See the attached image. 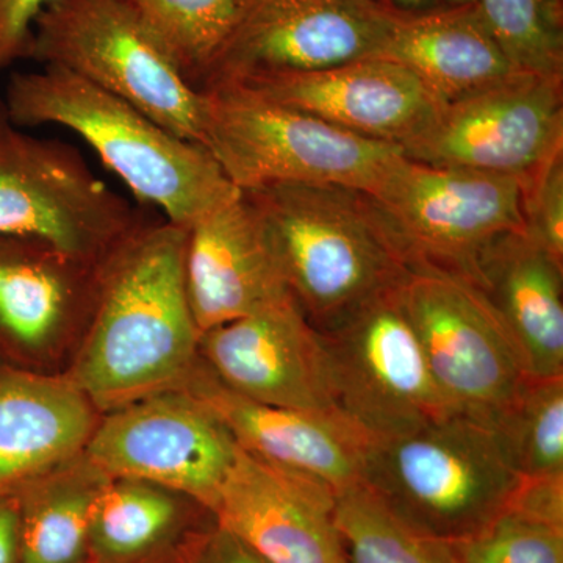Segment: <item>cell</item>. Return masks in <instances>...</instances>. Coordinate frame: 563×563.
<instances>
[{
  "label": "cell",
  "instance_id": "obj_1",
  "mask_svg": "<svg viewBox=\"0 0 563 563\" xmlns=\"http://www.w3.org/2000/svg\"><path fill=\"white\" fill-rule=\"evenodd\" d=\"M187 232L143 220L102 263L70 374L98 412L177 390L199 361L201 333L185 288Z\"/></svg>",
  "mask_w": 563,
  "mask_h": 563
},
{
  "label": "cell",
  "instance_id": "obj_2",
  "mask_svg": "<svg viewBox=\"0 0 563 563\" xmlns=\"http://www.w3.org/2000/svg\"><path fill=\"white\" fill-rule=\"evenodd\" d=\"M292 299L318 332L398 287L412 261L369 192L325 184L243 191Z\"/></svg>",
  "mask_w": 563,
  "mask_h": 563
},
{
  "label": "cell",
  "instance_id": "obj_3",
  "mask_svg": "<svg viewBox=\"0 0 563 563\" xmlns=\"http://www.w3.org/2000/svg\"><path fill=\"white\" fill-rule=\"evenodd\" d=\"M3 102L18 128L54 124L77 133L139 201L173 224L188 229L240 192L202 144L60 66L11 74Z\"/></svg>",
  "mask_w": 563,
  "mask_h": 563
},
{
  "label": "cell",
  "instance_id": "obj_4",
  "mask_svg": "<svg viewBox=\"0 0 563 563\" xmlns=\"http://www.w3.org/2000/svg\"><path fill=\"white\" fill-rule=\"evenodd\" d=\"M518 481L492 429L461 413L373 440L362 472V484L399 520L450 543L501 515Z\"/></svg>",
  "mask_w": 563,
  "mask_h": 563
},
{
  "label": "cell",
  "instance_id": "obj_5",
  "mask_svg": "<svg viewBox=\"0 0 563 563\" xmlns=\"http://www.w3.org/2000/svg\"><path fill=\"white\" fill-rule=\"evenodd\" d=\"M202 92L203 146L240 191L276 184H325L374 195L402 157L395 144L343 131L243 85H213Z\"/></svg>",
  "mask_w": 563,
  "mask_h": 563
},
{
  "label": "cell",
  "instance_id": "obj_6",
  "mask_svg": "<svg viewBox=\"0 0 563 563\" xmlns=\"http://www.w3.org/2000/svg\"><path fill=\"white\" fill-rule=\"evenodd\" d=\"M31 60L68 69L203 146L206 95L181 77L122 0L52 3L35 22Z\"/></svg>",
  "mask_w": 563,
  "mask_h": 563
},
{
  "label": "cell",
  "instance_id": "obj_7",
  "mask_svg": "<svg viewBox=\"0 0 563 563\" xmlns=\"http://www.w3.org/2000/svg\"><path fill=\"white\" fill-rule=\"evenodd\" d=\"M141 221L79 151L18 128L0 96V235L41 240L102 265Z\"/></svg>",
  "mask_w": 563,
  "mask_h": 563
},
{
  "label": "cell",
  "instance_id": "obj_8",
  "mask_svg": "<svg viewBox=\"0 0 563 563\" xmlns=\"http://www.w3.org/2000/svg\"><path fill=\"white\" fill-rule=\"evenodd\" d=\"M398 287L318 332L333 409L372 440L455 413L433 383Z\"/></svg>",
  "mask_w": 563,
  "mask_h": 563
},
{
  "label": "cell",
  "instance_id": "obj_9",
  "mask_svg": "<svg viewBox=\"0 0 563 563\" xmlns=\"http://www.w3.org/2000/svg\"><path fill=\"white\" fill-rule=\"evenodd\" d=\"M398 298L451 409L490 424L526 373L473 285L439 266L413 263Z\"/></svg>",
  "mask_w": 563,
  "mask_h": 563
},
{
  "label": "cell",
  "instance_id": "obj_10",
  "mask_svg": "<svg viewBox=\"0 0 563 563\" xmlns=\"http://www.w3.org/2000/svg\"><path fill=\"white\" fill-rule=\"evenodd\" d=\"M410 261L466 277L498 236L526 232L525 180L402 157L372 195Z\"/></svg>",
  "mask_w": 563,
  "mask_h": 563
},
{
  "label": "cell",
  "instance_id": "obj_11",
  "mask_svg": "<svg viewBox=\"0 0 563 563\" xmlns=\"http://www.w3.org/2000/svg\"><path fill=\"white\" fill-rule=\"evenodd\" d=\"M239 453L231 432L184 388L110 410L84 454L110 479L158 485L213 509Z\"/></svg>",
  "mask_w": 563,
  "mask_h": 563
},
{
  "label": "cell",
  "instance_id": "obj_12",
  "mask_svg": "<svg viewBox=\"0 0 563 563\" xmlns=\"http://www.w3.org/2000/svg\"><path fill=\"white\" fill-rule=\"evenodd\" d=\"M562 84V77L515 73L443 103L402 155L440 168L531 179L563 152Z\"/></svg>",
  "mask_w": 563,
  "mask_h": 563
},
{
  "label": "cell",
  "instance_id": "obj_13",
  "mask_svg": "<svg viewBox=\"0 0 563 563\" xmlns=\"http://www.w3.org/2000/svg\"><path fill=\"white\" fill-rule=\"evenodd\" d=\"M198 352L222 385L251 401L336 412L320 333L292 296L201 333Z\"/></svg>",
  "mask_w": 563,
  "mask_h": 563
},
{
  "label": "cell",
  "instance_id": "obj_14",
  "mask_svg": "<svg viewBox=\"0 0 563 563\" xmlns=\"http://www.w3.org/2000/svg\"><path fill=\"white\" fill-rule=\"evenodd\" d=\"M395 9L379 0H318L240 29L201 91L258 76L314 73L379 57Z\"/></svg>",
  "mask_w": 563,
  "mask_h": 563
},
{
  "label": "cell",
  "instance_id": "obj_15",
  "mask_svg": "<svg viewBox=\"0 0 563 563\" xmlns=\"http://www.w3.org/2000/svg\"><path fill=\"white\" fill-rule=\"evenodd\" d=\"M336 493L239 448L211 515L269 563H340Z\"/></svg>",
  "mask_w": 563,
  "mask_h": 563
},
{
  "label": "cell",
  "instance_id": "obj_16",
  "mask_svg": "<svg viewBox=\"0 0 563 563\" xmlns=\"http://www.w3.org/2000/svg\"><path fill=\"white\" fill-rule=\"evenodd\" d=\"M229 84L243 85L282 106L401 151L429 128L443 107L412 70L379 57Z\"/></svg>",
  "mask_w": 563,
  "mask_h": 563
},
{
  "label": "cell",
  "instance_id": "obj_17",
  "mask_svg": "<svg viewBox=\"0 0 563 563\" xmlns=\"http://www.w3.org/2000/svg\"><path fill=\"white\" fill-rule=\"evenodd\" d=\"M180 388L201 399L246 453L321 481L335 493L362 484L373 440L339 412L251 401L229 390L201 361Z\"/></svg>",
  "mask_w": 563,
  "mask_h": 563
},
{
  "label": "cell",
  "instance_id": "obj_18",
  "mask_svg": "<svg viewBox=\"0 0 563 563\" xmlns=\"http://www.w3.org/2000/svg\"><path fill=\"white\" fill-rule=\"evenodd\" d=\"M185 288L199 333L291 296L265 225L243 191L188 228Z\"/></svg>",
  "mask_w": 563,
  "mask_h": 563
},
{
  "label": "cell",
  "instance_id": "obj_19",
  "mask_svg": "<svg viewBox=\"0 0 563 563\" xmlns=\"http://www.w3.org/2000/svg\"><path fill=\"white\" fill-rule=\"evenodd\" d=\"M498 321L526 376H563V262L526 232L481 251L465 277Z\"/></svg>",
  "mask_w": 563,
  "mask_h": 563
},
{
  "label": "cell",
  "instance_id": "obj_20",
  "mask_svg": "<svg viewBox=\"0 0 563 563\" xmlns=\"http://www.w3.org/2000/svg\"><path fill=\"white\" fill-rule=\"evenodd\" d=\"M98 409L79 385L0 362V496L84 454Z\"/></svg>",
  "mask_w": 563,
  "mask_h": 563
},
{
  "label": "cell",
  "instance_id": "obj_21",
  "mask_svg": "<svg viewBox=\"0 0 563 563\" xmlns=\"http://www.w3.org/2000/svg\"><path fill=\"white\" fill-rule=\"evenodd\" d=\"M101 266L41 240L0 235V352L29 357L77 318L90 320Z\"/></svg>",
  "mask_w": 563,
  "mask_h": 563
},
{
  "label": "cell",
  "instance_id": "obj_22",
  "mask_svg": "<svg viewBox=\"0 0 563 563\" xmlns=\"http://www.w3.org/2000/svg\"><path fill=\"white\" fill-rule=\"evenodd\" d=\"M379 58L412 70L442 103L457 101L512 74L476 2L407 13L395 10Z\"/></svg>",
  "mask_w": 563,
  "mask_h": 563
},
{
  "label": "cell",
  "instance_id": "obj_23",
  "mask_svg": "<svg viewBox=\"0 0 563 563\" xmlns=\"http://www.w3.org/2000/svg\"><path fill=\"white\" fill-rule=\"evenodd\" d=\"M85 454L16 493L20 563L88 562L92 504L109 481Z\"/></svg>",
  "mask_w": 563,
  "mask_h": 563
},
{
  "label": "cell",
  "instance_id": "obj_24",
  "mask_svg": "<svg viewBox=\"0 0 563 563\" xmlns=\"http://www.w3.org/2000/svg\"><path fill=\"white\" fill-rule=\"evenodd\" d=\"M187 501L191 499L143 481H107L92 504L88 562L143 563L154 558L179 536Z\"/></svg>",
  "mask_w": 563,
  "mask_h": 563
},
{
  "label": "cell",
  "instance_id": "obj_25",
  "mask_svg": "<svg viewBox=\"0 0 563 563\" xmlns=\"http://www.w3.org/2000/svg\"><path fill=\"white\" fill-rule=\"evenodd\" d=\"M157 40L185 80L201 91L232 38L244 0H122Z\"/></svg>",
  "mask_w": 563,
  "mask_h": 563
},
{
  "label": "cell",
  "instance_id": "obj_26",
  "mask_svg": "<svg viewBox=\"0 0 563 563\" xmlns=\"http://www.w3.org/2000/svg\"><path fill=\"white\" fill-rule=\"evenodd\" d=\"M488 428L518 476L563 474V376H526Z\"/></svg>",
  "mask_w": 563,
  "mask_h": 563
},
{
  "label": "cell",
  "instance_id": "obj_27",
  "mask_svg": "<svg viewBox=\"0 0 563 563\" xmlns=\"http://www.w3.org/2000/svg\"><path fill=\"white\" fill-rule=\"evenodd\" d=\"M335 523L347 563H461L453 544L404 523L363 484L336 493Z\"/></svg>",
  "mask_w": 563,
  "mask_h": 563
},
{
  "label": "cell",
  "instance_id": "obj_28",
  "mask_svg": "<svg viewBox=\"0 0 563 563\" xmlns=\"http://www.w3.org/2000/svg\"><path fill=\"white\" fill-rule=\"evenodd\" d=\"M476 5L515 70L563 79V0H476Z\"/></svg>",
  "mask_w": 563,
  "mask_h": 563
},
{
  "label": "cell",
  "instance_id": "obj_29",
  "mask_svg": "<svg viewBox=\"0 0 563 563\" xmlns=\"http://www.w3.org/2000/svg\"><path fill=\"white\" fill-rule=\"evenodd\" d=\"M451 544L461 563H563V529L506 510L479 532Z\"/></svg>",
  "mask_w": 563,
  "mask_h": 563
},
{
  "label": "cell",
  "instance_id": "obj_30",
  "mask_svg": "<svg viewBox=\"0 0 563 563\" xmlns=\"http://www.w3.org/2000/svg\"><path fill=\"white\" fill-rule=\"evenodd\" d=\"M526 233L563 262V152L525 181Z\"/></svg>",
  "mask_w": 563,
  "mask_h": 563
},
{
  "label": "cell",
  "instance_id": "obj_31",
  "mask_svg": "<svg viewBox=\"0 0 563 563\" xmlns=\"http://www.w3.org/2000/svg\"><path fill=\"white\" fill-rule=\"evenodd\" d=\"M57 0H0V76L31 60L33 31L41 13Z\"/></svg>",
  "mask_w": 563,
  "mask_h": 563
},
{
  "label": "cell",
  "instance_id": "obj_32",
  "mask_svg": "<svg viewBox=\"0 0 563 563\" xmlns=\"http://www.w3.org/2000/svg\"><path fill=\"white\" fill-rule=\"evenodd\" d=\"M504 510L563 529V474L520 477Z\"/></svg>",
  "mask_w": 563,
  "mask_h": 563
},
{
  "label": "cell",
  "instance_id": "obj_33",
  "mask_svg": "<svg viewBox=\"0 0 563 563\" xmlns=\"http://www.w3.org/2000/svg\"><path fill=\"white\" fill-rule=\"evenodd\" d=\"M180 563H269L235 533L214 523L181 548Z\"/></svg>",
  "mask_w": 563,
  "mask_h": 563
},
{
  "label": "cell",
  "instance_id": "obj_34",
  "mask_svg": "<svg viewBox=\"0 0 563 563\" xmlns=\"http://www.w3.org/2000/svg\"><path fill=\"white\" fill-rule=\"evenodd\" d=\"M0 563H20V504L16 493L0 496Z\"/></svg>",
  "mask_w": 563,
  "mask_h": 563
},
{
  "label": "cell",
  "instance_id": "obj_35",
  "mask_svg": "<svg viewBox=\"0 0 563 563\" xmlns=\"http://www.w3.org/2000/svg\"><path fill=\"white\" fill-rule=\"evenodd\" d=\"M312 2H318V0H244L235 32H239L240 29L250 27L252 24H257L263 20H268L274 14L282 13V11Z\"/></svg>",
  "mask_w": 563,
  "mask_h": 563
},
{
  "label": "cell",
  "instance_id": "obj_36",
  "mask_svg": "<svg viewBox=\"0 0 563 563\" xmlns=\"http://www.w3.org/2000/svg\"><path fill=\"white\" fill-rule=\"evenodd\" d=\"M385 5L399 11H407V13H420V11H428L443 5L444 0H379Z\"/></svg>",
  "mask_w": 563,
  "mask_h": 563
},
{
  "label": "cell",
  "instance_id": "obj_37",
  "mask_svg": "<svg viewBox=\"0 0 563 563\" xmlns=\"http://www.w3.org/2000/svg\"><path fill=\"white\" fill-rule=\"evenodd\" d=\"M472 2H476V0H444V3H450V5H463V3Z\"/></svg>",
  "mask_w": 563,
  "mask_h": 563
},
{
  "label": "cell",
  "instance_id": "obj_38",
  "mask_svg": "<svg viewBox=\"0 0 563 563\" xmlns=\"http://www.w3.org/2000/svg\"><path fill=\"white\" fill-rule=\"evenodd\" d=\"M340 563H347L346 559H344V561L340 562Z\"/></svg>",
  "mask_w": 563,
  "mask_h": 563
}]
</instances>
